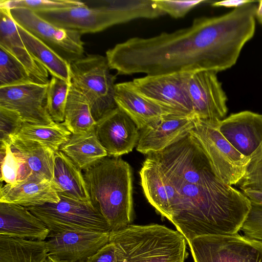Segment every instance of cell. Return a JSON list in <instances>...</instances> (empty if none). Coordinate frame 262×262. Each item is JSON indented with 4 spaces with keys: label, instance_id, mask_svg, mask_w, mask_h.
I'll use <instances>...</instances> for the list:
<instances>
[{
    "label": "cell",
    "instance_id": "obj_1",
    "mask_svg": "<svg viewBox=\"0 0 262 262\" xmlns=\"http://www.w3.org/2000/svg\"><path fill=\"white\" fill-rule=\"evenodd\" d=\"M255 30V9L247 4L219 16L196 18L171 33L130 38L108 49L105 57L120 75L217 73L235 64Z\"/></svg>",
    "mask_w": 262,
    "mask_h": 262
},
{
    "label": "cell",
    "instance_id": "obj_2",
    "mask_svg": "<svg viewBox=\"0 0 262 262\" xmlns=\"http://www.w3.org/2000/svg\"><path fill=\"white\" fill-rule=\"evenodd\" d=\"M179 203L170 222L185 238L238 233L250 211V200L216 176L178 190Z\"/></svg>",
    "mask_w": 262,
    "mask_h": 262
},
{
    "label": "cell",
    "instance_id": "obj_3",
    "mask_svg": "<svg viewBox=\"0 0 262 262\" xmlns=\"http://www.w3.org/2000/svg\"><path fill=\"white\" fill-rule=\"evenodd\" d=\"M107 156L83 170L92 204L106 220L112 231L129 225L133 213V174L129 164Z\"/></svg>",
    "mask_w": 262,
    "mask_h": 262
},
{
    "label": "cell",
    "instance_id": "obj_4",
    "mask_svg": "<svg viewBox=\"0 0 262 262\" xmlns=\"http://www.w3.org/2000/svg\"><path fill=\"white\" fill-rule=\"evenodd\" d=\"M96 7L84 6L35 12L58 27L83 33L102 31L138 18L152 19L165 15L154 0H106Z\"/></svg>",
    "mask_w": 262,
    "mask_h": 262
},
{
    "label": "cell",
    "instance_id": "obj_5",
    "mask_svg": "<svg viewBox=\"0 0 262 262\" xmlns=\"http://www.w3.org/2000/svg\"><path fill=\"white\" fill-rule=\"evenodd\" d=\"M117 262H184L187 241L178 230L158 224L129 225L110 235Z\"/></svg>",
    "mask_w": 262,
    "mask_h": 262
},
{
    "label": "cell",
    "instance_id": "obj_6",
    "mask_svg": "<svg viewBox=\"0 0 262 262\" xmlns=\"http://www.w3.org/2000/svg\"><path fill=\"white\" fill-rule=\"evenodd\" d=\"M146 157L159 165L178 191L184 185L202 184L216 176L205 150L190 133Z\"/></svg>",
    "mask_w": 262,
    "mask_h": 262
},
{
    "label": "cell",
    "instance_id": "obj_7",
    "mask_svg": "<svg viewBox=\"0 0 262 262\" xmlns=\"http://www.w3.org/2000/svg\"><path fill=\"white\" fill-rule=\"evenodd\" d=\"M70 83L85 97L96 121L117 107L116 76L111 74L106 57L88 54L70 63Z\"/></svg>",
    "mask_w": 262,
    "mask_h": 262
},
{
    "label": "cell",
    "instance_id": "obj_8",
    "mask_svg": "<svg viewBox=\"0 0 262 262\" xmlns=\"http://www.w3.org/2000/svg\"><path fill=\"white\" fill-rule=\"evenodd\" d=\"M58 194L60 198L58 203L26 207L47 226L50 234L66 231L111 232L106 220L92 203L61 192Z\"/></svg>",
    "mask_w": 262,
    "mask_h": 262
},
{
    "label": "cell",
    "instance_id": "obj_9",
    "mask_svg": "<svg viewBox=\"0 0 262 262\" xmlns=\"http://www.w3.org/2000/svg\"><path fill=\"white\" fill-rule=\"evenodd\" d=\"M190 133L205 150L216 176L226 185L237 186L246 173L250 158L234 148L216 125L196 117Z\"/></svg>",
    "mask_w": 262,
    "mask_h": 262
},
{
    "label": "cell",
    "instance_id": "obj_10",
    "mask_svg": "<svg viewBox=\"0 0 262 262\" xmlns=\"http://www.w3.org/2000/svg\"><path fill=\"white\" fill-rule=\"evenodd\" d=\"M187 243L194 262H262V242L238 233L200 236Z\"/></svg>",
    "mask_w": 262,
    "mask_h": 262
},
{
    "label": "cell",
    "instance_id": "obj_11",
    "mask_svg": "<svg viewBox=\"0 0 262 262\" xmlns=\"http://www.w3.org/2000/svg\"><path fill=\"white\" fill-rule=\"evenodd\" d=\"M192 74L146 75L129 82L138 93L159 105L177 113L194 116L188 89Z\"/></svg>",
    "mask_w": 262,
    "mask_h": 262
},
{
    "label": "cell",
    "instance_id": "obj_12",
    "mask_svg": "<svg viewBox=\"0 0 262 262\" xmlns=\"http://www.w3.org/2000/svg\"><path fill=\"white\" fill-rule=\"evenodd\" d=\"M15 22L41 40L69 63L84 56L81 34L58 27L26 8L10 9Z\"/></svg>",
    "mask_w": 262,
    "mask_h": 262
},
{
    "label": "cell",
    "instance_id": "obj_13",
    "mask_svg": "<svg viewBox=\"0 0 262 262\" xmlns=\"http://www.w3.org/2000/svg\"><path fill=\"white\" fill-rule=\"evenodd\" d=\"M216 73L211 71L193 73L188 85L194 116L216 126L228 112L227 97Z\"/></svg>",
    "mask_w": 262,
    "mask_h": 262
},
{
    "label": "cell",
    "instance_id": "obj_14",
    "mask_svg": "<svg viewBox=\"0 0 262 262\" xmlns=\"http://www.w3.org/2000/svg\"><path fill=\"white\" fill-rule=\"evenodd\" d=\"M48 84L32 82L0 88V107L19 113L24 122L54 123L47 108Z\"/></svg>",
    "mask_w": 262,
    "mask_h": 262
},
{
    "label": "cell",
    "instance_id": "obj_15",
    "mask_svg": "<svg viewBox=\"0 0 262 262\" xmlns=\"http://www.w3.org/2000/svg\"><path fill=\"white\" fill-rule=\"evenodd\" d=\"M110 232L66 231L50 234L48 255L68 262H84L109 242Z\"/></svg>",
    "mask_w": 262,
    "mask_h": 262
},
{
    "label": "cell",
    "instance_id": "obj_16",
    "mask_svg": "<svg viewBox=\"0 0 262 262\" xmlns=\"http://www.w3.org/2000/svg\"><path fill=\"white\" fill-rule=\"evenodd\" d=\"M95 130L108 157H119L131 152L140 136L134 122L118 106L97 121Z\"/></svg>",
    "mask_w": 262,
    "mask_h": 262
},
{
    "label": "cell",
    "instance_id": "obj_17",
    "mask_svg": "<svg viewBox=\"0 0 262 262\" xmlns=\"http://www.w3.org/2000/svg\"><path fill=\"white\" fill-rule=\"evenodd\" d=\"M216 127L243 155L250 158L262 142V114L244 111L230 114Z\"/></svg>",
    "mask_w": 262,
    "mask_h": 262
},
{
    "label": "cell",
    "instance_id": "obj_18",
    "mask_svg": "<svg viewBox=\"0 0 262 262\" xmlns=\"http://www.w3.org/2000/svg\"><path fill=\"white\" fill-rule=\"evenodd\" d=\"M195 117L173 114L141 129L136 149L147 155L170 146L188 134L194 126Z\"/></svg>",
    "mask_w": 262,
    "mask_h": 262
},
{
    "label": "cell",
    "instance_id": "obj_19",
    "mask_svg": "<svg viewBox=\"0 0 262 262\" xmlns=\"http://www.w3.org/2000/svg\"><path fill=\"white\" fill-rule=\"evenodd\" d=\"M140 184L148 202L162 216L171 221L180 194L159 165L146 157L139 171Z\"/></svg>",
    "mask_w": 262,
    "mask_h": 262
},
{
    "label": "cell",
    "instance_id": "obj_20",
    "mask_svg": "<svg viewBox=\"0 0 262 262\" xmlns=\"http://www.w3.org/2000/svg\"><path fill=\"white\" fill-rule=\"evenodd\" d=\"M60 188L54 183L31 175L16 185L6 184L1 186L0 203L12 204L25 207L57 203L60 201Z\"/></svg>",
    "mask_w": 262,
    "mask_h": 262
},
{
    "label": "cell",
    "instance_id": "obj_21",
    "mask_svg": "<svg viewBox=\"0 0 262 262\" xmlns=\"http://www.w3.org/2000/svg\"><path fill=\"white\" fill-rule=\"evenodd\" d=\"M115 100L117 106L130 118L139 130L158 122L167 116L181 114L166 109L142 96L134 90L129 81L116 84Z\"/></svg>",
    "mask_w": 262,
    "mask_h": 262
},
{
    "label": "cell",
    "instance_id": "obj_22",
    "mask_svg": "<svg viewBox=\"0 0 262 262\" xmlns=\"http://www.w3.org/2000/svg\"><path fill=\"white\" fill-rule=\"evenodd\" d=\"M0 46L18 59L28 70L36 83L48 84L49 72L35 60L26 48L19 34L10 9L0 2Z\"/></svg>",
    "mask_w": 262,
    "mask_h": 262
},
{
    "label": "cell",
    "instance_id": "obj_23",
    "mask_svg": "<svg viewBox=\"0 0 262 262\" xmlns=\"http://www.w3.org/2000/svg\"><path fill=\"white\" fill-rule=\"evenodd\" d=\"M50 233L47 226L25 207L0 203V235L45 241Z\"/></svg>",
    "mask_w": 262,
    "mask_h": 262
},
{
    "label": "cell",
    "instance_id": "obj_24",
    "mask_svg": "<svg viewBox=\"0 0 262 262\" xmlns=\"http://www.w3.org/2000/svg\"><path fill=\"white\" fill-rule=\"evenodd\" d=\"M14 153L23 159L32 175L54 183L55 152L39 142L10 137Z\"/></svg>",
    "mask_w": 262,
    "mask_h": 262
},
{
    "label": "cell",
    "instance_id": "obj_25",
    "mask_svg": "<svg viewBox=\"0 0 262 262\" xmlns=\"http://www.w3.org/2000/svg\"><path fill=\"white\" fill-rule=\"evenodd\" d=\"M54 183L64 195L92 203L81 170L60 150L55 152Z\"/></svg>",
    "mask_w": 262,
    "mask_h": 262
},
{
    "label": "cell",
    "instance_id": "obj_26",
    "mask_svg": "<svg viewBox=\"0 0 262 262\" xmlns=\"http://www.w3.org/2000/svg\"><path fill=\"white\" fill-rule=\"evenodd\" d=\"M59 150L82 170L108 156L96 136L95 128L85 134H72L60 146Z\"/></svg>",
    "mask_w": 262,
    "mask_h": 262
},
{
    "label": "cell",
    "instance_id": "obj_27",
    "mask_svg": "<svg viewBox=\"0 0 262 262\" xmlns=\"http://www.w3.org/2000/svg\"><path fill=\"white\" fill-rule=\"evenodd\" d=\"M16 26L26 48L33 58L52 76L70 83V63L36 36L17 24Z\"/></svg>",
    "mask_w": 262,
    "mask_h": 262
},
{
    "label": "cell",
    "instance_id": "obj_28",
    "mask_svg": "<svg viewBox=\"0 0 262 262\" xmlns=\"http://www.w3.org/2000/svg\"><path fill=\"white\" fill-rule=\"evenodd\" d=\"M48 256L46 241L0 235V262H44Z\"/></svg>",
    "mask_w": 262,
    "mask_h": 262
},
{
    "label": "cell",
    "instance_id": "obj_29",
    "mask_svg": "<svg viewBox=\"0 0 262 262\" xmlns=\"http://www.w3.org/2000/svg\"><path fill=\"white\" fill-rule=\"evenodd\" d=\"M62 124L74 135L93 130L96 124L85 97L71 84L68 93Z\"/></svg>",
    "mask_w": 262,
    "mask_h": 262
},
{
    "label": "cell",
    "instance_id": "obj_30",
    "mask_svg": "<svg viewBox=\"0 0 262 262\" xmlns=\"http://www.w3.org/2000/svg\"><path fill=\"white\" fill-rule=\"evenodd\" d=\"M72 135L62 123L38 125L23 122L19 131L11 137L39 142L56 152L69 140Z\"/></svg>",
    "mask_w": 262,
    "mask_h": 262
},
{
    "label": "cell",
    "instance_id": "obj_31",
    "mask_svg": "<svg viewBox=\"0 0 262 262\" xmlns=\"http://www.w3.org/2000/svg\"><path fill=\"white\" fill-rule=\"evenodd\" d=\"M0 159L1 182L14 185L32 175L24 161L14 153L9 143L1 142Z\"/></svg>",
    "mask_w": 262,
    "mask_h": 262
},
{
    "label": "cell",
    "instance_id": "obj_32",
    "mask_svg": "<svg viewBox=\"0 0 262 262\" xmlns=\"http://www.w3.org/2000/svg\"><path fill=\"white\" fill-rule=\"evenodd\" d=\"M32 82H36L26 68L0 46V88Z\"/></svg>",
    "mask_w": 262,
    "mask_h": 262
},
{
    "label": "cell",
    "instance_id": "obj_33",
    "mask_svg": "<svg viewBox=\"0 0 262 262\" xmlns=\"http://www.w3.org/2000/svg\"><path fill=\"white\" fill-rule=\"evenodd\" d=\"M71 83L60 78L52 76L47 93V108L55 122L64 120L65 109Z\"/></svg>",
    "mask_w": 262,
    "mask_h": 262
},
{
    "label": "cell",
    "instance_id": "obj_34",
    "mask_svg": "<svg viewBox=\"0 0 262 262\" xmlns=\"http://www.w3.org/2000/svg\"><path fill=\"white\" fill-rule=\"evenodd\" d=\"M10 9L26 8L34 12L84 6L85 3L77 0H1Z\"/></svg>",
    "mask_w": 262,
    "mask_h": 262
},
{
    "label": "cell",
    "instance_id": "obj_35",
    "mask_svg": "<svg viewBox=\"0 0 262 262\" xmlns=\"http://www.w3.org/2000/svg\"><path fill=\"white\" fill-rule=\"evenodd\" d=\"M237 186L241 190L252 189L262 191V142L250 157L246 173Z\"/></svg>",
    "mask_w": 262,
    "mask_h": 262
},
{
    "label": "cell",
    "instance_id": "obj_36",
    "mask_svg": "<svg viewBox=\"0 0 262 262\" xmlns=\"http://www.w3.org/2000/svg\"><path fill=\"white\" fill-rule=\"evenodd\" d=\"M23 122L18 112L0 107V142L10 144V137L19 131Z\"/></svg>",
    "mask_w": 262,
    "mask_h": 262
},
{
    "label": "cell",
    "instance_id": "obj_37",
    "mask_svg": "<svg viewBox=\"0 0 262 262\" xmlns=\"http://www.w3.org/2000/svg\"><path fill=\"white\" fill-rule=\"evenodd\" d=\"M240 231L246 237L262 242V204L251 201L250 211Z\"/></svg>",
    "mask_w": 262,
    "mask_h": 262
},
{
    "label": "cell",
    "instance_id": "obj_38",
    "mask_svg": "<svg viewBox=\"0 0 262 262\" xmlns=\"http://www.w3.org/2000/svg\"><path fill=\"white\" fill-rule=\"evenodd\" d=\"M157 7L165 14L178 18L184 16L189 11L198 5L207 1L154 0Z\"/></svg>",
    "mask_w": 262,
    "mask_h": 262
},
{
    "label": "cell",
    "instance_id": "obj_39",
    "mask_svg": "<svg viewBox=\"0 0 262 262\" xmlns=\"http://www.w3.org/2000/svg\"><path fill=\"white\" fill-rule=\"evenodd\" d=\"M84 262H117L114 244L109 242Z\"/></svg>",
    "mask_w": 262,
    "mask_h": 262
},
{
    "label": "cell",
    "instance_id": "obj_40",
    "mask_svg": "<svg viewBox=\"0 0 262 262\" xmlns=\"http://www.w3.org/2000/svg\"><path fill=\"white\" fill-rule=\"evenodd\" d=\"M254 2L248 0H229L213 3L211 5L213 6H223L228 8H237L246 4Z\"/></svg>",
    "mask_w": 262,
    "mask_h": 262
},
{
    "label": "cell",
    "instance_id": "obj_41",
    "mask_svg": "<svg viewBox=\"0 0 262 262\" xmlns=\"http://www.w3.org/2000/svg\"><path fill=\"white\" fill-rule=\"evenodd\" d=\"M250 201L262 204V191L246 189L241 191Z\"/></svg>",
    "mask_w": 262,
    "mask_h": 262
},
{
    "label": "cell",
    "instance_id": "obj_42",
    "mask_svg": "<svg viewBox=\"0 0 262 262\" xmlns=\"http://www.w3.org/2000/svg\"><path fill=\"white\" fill-rule=\"evenodd\" d=\"M255 18L262 25V1H259L258 5L257 6Z\"/></svg>",
    "mask_w": 262,
    "mask_h": 262
},
{
    "label": "cell",
    "instance_id": "obj_43",
    "mask_svg": "<svg viewBox=\"0 0 262 262\" xmlns=\"http://www.w3.org/2000/svg\"><path fill=\"white\" fill-rule=\"evenodd\" d=\"M44 262H68L48 255Z\"/></svg>",
    "mask_w": 262,
    "mask_h": 262
}]
</instances>
